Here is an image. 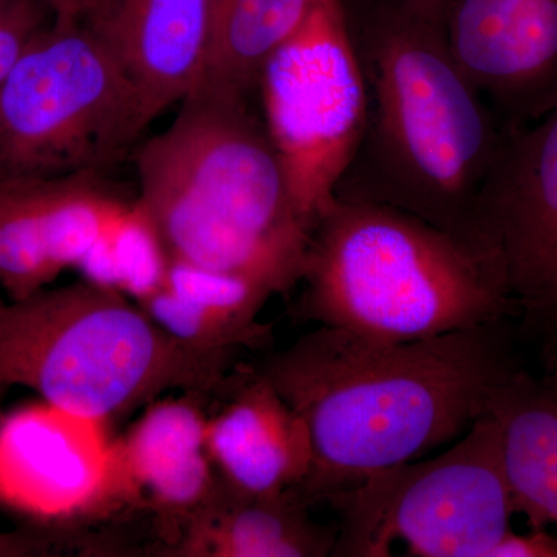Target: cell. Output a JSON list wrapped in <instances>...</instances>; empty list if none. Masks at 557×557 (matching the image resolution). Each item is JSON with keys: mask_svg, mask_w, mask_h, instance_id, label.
<instances>
[{"mask_svg": "<svg viewBox=\"0 0 557 557\" xmlns=\"http://www.w3.org/2000/svg\"><path fill=\"white\" fill-rule=\"evenodd\" d=\"M237 357L178 343L123 293L87 281L0 299V391L28 388L109 423L170 392L222 391Z\"/></svg>", "mask_w": 557, "mask_h": 557, "instance_id": "5", "label": "cell"}, {"mask_svg": "<svg viewBox=\"0 0 557 557\" xmlns=\"http://www.w3.org/2000/svg\"><path fill=\"white\" fill-rule=\"evenodd\" d=\"M486 413L497 426L518 515L531 528L557 527V373L519 369L497 388Z\"/></svg>", "mask_w": 557, "mask_h": 557, "instance_id": "17", "label": "cell"}, {"mask_svg": "<svg viewBox=\"0 0 557 557\" xmlns=\"http://www.w3.org/2000/svg\"><path fill=\"white\" fill-rule=\"evenodd\" d=\"M519 369L504 321L410 343L318 325L256 368L309 428L311 505L460 438Z\"/></svg>", "mask_w": 557, "mask_h": 557, "instance_id": "1", "label": "cell"}, {"mask_svg": "<svg viewBox=\"0 0 557 557\" xmlns=\"http://www.w3.org/2000/svg\"><path fill=\"white\" fill-rule=\"evenodd\" d=\"M207 448L220 480L242 496L296 490L313 467L306 421L256 369L208 417Z\"/></svg>", "mask_w": 557, "mask_h": 557, "instance_id": "14", "label": "cell"}, {"mask_svg": "<svg viewBox=\"0 0 557 557\" xmlns=\"http://www.w3.org/2000/svg\"><path fill=\"white\" fill-rule=\"evenodd\" d=\"M50 545L40 537L25 533L0 531V557H30L49 555Z\"/></svg>", "mask_w": 557, "mask_h": 557, "instance_id": "21", "label": "cell"}, {"mask_svg": "<svg viewBox=\"0 0 557 557\" xmlns=\"http://www.w3.org/2000/svg\"><path fill=\"white\" fill-rule=\"evenodd\" d=\"M214 0H106L86 20L127 76L148 126L203 69Z\"/></svg>", "mask_w": 557, "mask_h": 557, "instance_id": "13", "label": "cell"}, {"mask_svg": "<svg viewBox=\"0 0 557 557\" xmlns=\"http://www.w3.org/2000/svg\"><path fill=\"white\" fill-rule=\"evenodd\" d=\"M49 7L53 20L84 22L104 5L106 0H44Z\"/></svg>", "mask_w": 557, "mask_h": 557, "instance_id": "22", "label": "cell"}, {"mask_svg": "<svg viewBox=\"0 0 557 557\" xmlns=\"http://www.w3.org/2000/svg\"><path fill=\"white\" fill-rule=\"evenodd\" d=\"M314 0H214L203 69L189 95L251 104L274 51L309 16Z\"/></svg>", "mask_w": 557, "mask_h": 557, "instance_id": "18", "label": "cell"}, {"mask_svg": "<svg viewBox=\"0 0 557 557\" xmlns=\"http://www.w3.org/2000/svg\"><path fill=\"white\" fill-rule=\"evenodd\" d=\"M296 490L242 496L220 480L163 555L180 557H324L335 553L338 528L319 525Z\"/></svg>", "mask_w": 557, "mask_h": 557, "instance_id": "15", "label": "cell"}, {"mask_svg": "<svg viewBox=\"0 0 557 557\" xmlns=\"http://www.w3.org/2000/svg\"><path fill=\"white\" fill-rule=\"evenodd\" d=\"M271 296L258 278L170 258L163 284L137 306L185 346L239 355L270 343L259 314Z\"/></svg>", "mask_w": 557, "mask_h": 557, "instance_id": "16", "label": "cell"}, {"mask_svg": "<svg viewBox=\"0 0 557 557\" xmlns=\"http://www.w3.org/2000/svg\"><path fill=\"white\" fill-rule=\"evenodd\" d=\"M487 557H557V537L548 528H531L528 533L511 528Z\"/></svg>", "mask_w": 557, "mask_h": 557, "instance_id": "20", "label": "cell"}, {"mask_svg": "<svg viewBox=\"0 0 557 557\" xmlns=\"http://www.w3.org/2000/svg\"><path fill=\"white\" fill-rule=\"evenodd\" d=\"M200 397L164 395L115 438L112 507L150 508L157 518L174 523L175 539L220 485L207 448L208 417Z\"/></svg>", "mask_w": 557, "mask_h": 557, "instance_id": "12", "label": "cell"}, {"mask_svg": "<svg viewBox=\"0 0 557 557\" xmlns=\"http://www.w3.org/2000/svg\"><path fill=\"white\" fill-rule=\"evenodd\" d=\"M300 314L410 343L518 314L496 252L372 201L335 199L311 230Z\"/></svg>", "mask_w": 557, "mask_h": 557, "instance_id": "4", "label": "cell"}, {"mask_svg": "<svg viewBox=\"0 0 557 557\" xmlns=\"http://www.w3.org/2000/svg\"><path fill=\"white\" fill-rule=\"evenodd\" d=\"M148 127L86 22L51 20L0 86V182L98 175Z\"/></svg>", "mask_w": 557, "mask_h": 557, "instance_id": "6", "label": "cell"}, {"mask_svg": "<svg viewBox=\"0 0 557 557\" xmlns=\"http://www.w3.org/2000/svg\"><path fill=\"white\" fill-rule=\"evenodd\" d=\"M109 421L42 401L0 418V498L28 516L70 520L112 508Z\"/></svg>", "mask_w": 557, "mask_h": 557, "instance_id": "10", "label": "cell"}, {"mask_svg": "<svg viewBox=\"0 0 557 557\" xmlns=\"http://www.w3.org/2000/svg\"><path fill=\"white\" fill-rule=\"evenodd\" d=\"M338 515L333 556L487 557L518 515L493 418L445 453L383 469L324 498Z\"/></svg>", "mask_w": 557, "mask_h": 557, "instance_id": "7", "label": "cell"}, {"mask_svg": "<svg viewBox=\"0 0 557 557\" xmlns=\"http://www.w3.org/2000/svg\"><path fill=\"white\" fill-rule=\"evenodd\" d=\"M2 395H3V391H0V403H2ZM0 418H2V413H0Z\"/></svg>", "mask_w": 557, "mask_h": 557, "instance_id": "25", "label": "cell"}, {"mask_svg": "<svg viewBox=\"0 0 557 557\" xmlns=\"http://www.w3.org/2000/svg\"><path fill=\"white\" fill-rule=\"evenodd\" d=\"M347 21L368 120L335 199L399 209L487 249L475 209L508 129L458 65L445 21L398 0Z\"/></svg>", "mask_w": 557, "mask_h": 557, "instance_id": "2", "label": "cell"}, {"mask_svg": "<svg viewBox=\"0 0 557 557\" xmlns=\"http://www.w3.org/2000/svg\"><path fill=\"white\" fill-rule=\"evenodd\" d=\"M398 2L410 10L417 11V13L423 14L424 0H398Z\"/></svg>", "mask_w": 557, "mask_h": 557, "instance_id": "23", "label": "cell"}, {"mask_svg": "<svg viewBox=\"0 0 557 557\" xmlns=\"http://www.w3.org/2000/svg\"><path fill=\"white\" fill-rule=\"evenodd\" d=\"M258 100L293 207L311 233L335 200L368 120V87L344 0H314L267 61Z\"/></svg>", "mask_w": 557, "mask_h": 557, "instance_id": "8", "label": "cell"}, {"mask_svg": "<svg viewBox=\"0 0 557 557\" xmlns=\"http://www.w3.org/2000/svg\"><path fill=\"white\" fill-rule=\"evenodd\" d=\"M497 252L518 314L547 361H557V108L508 129L475 209Z\"/></svg>", "mask_w": 557, "mask_h": 557, "instance_id": "9", "label": "cell"}, {"mask_svg": "<svg viewBox=\"0 0 557 557\" xmlns=\"http://www.w3.org/2000/svg\"><path fill=\"white\" fill-rule=\"evenodd\" d=\"M10 5H11V3H10ZM0 11H2V10H0Z\"/></svg>", "mask_w": 557, "mask_h": 557, "instance_id": "26", "label": "cell"}, {"mask_svg": "<svg viewBox=\"0 0 557 557\" xmlns=\"http://www.w3.org/2000/svg\"><path fill=\"white\" fill-rule=\"evenodd\" d=\"M112 287L134 300L149 298L163 284L170 255L137 201L127 205L98 242Z\"/></svg>", "mask_w": 557, "mask_h": 557, "instance_id": "19", "label": "cell"}, {"mask_svg": "<svg viewBox=\"0 0 557 557\" xmlns=\"http://www.w3.org/2000/svg\"><path fill=\"white\" fill-rule=\"evenodd\" d=\"M454 57L507 129L557 108V0H456Z\"/></svg>", "mask_w": 557, "mask_h": 557, "instance_id": "11", "label": "cell"}, {"mask_svg": "<svg viewBox=\"0 0 557 557\" xmlns=\"http://www.w3.org/2000/svg\"><path fill=\"white\" fill-rule=\"evenodd\" d=\"M135 164L137 203L170 258L258 278L274 295L300 284L310 231L252 104L188 95Z\"/></svg>", "mask_w": 557, "mask_h": 557, "instance_id": "3", "label": "cell"}, {"mask_svg": "<svg viewBox=\"0 0 557 557\" xmlns=\"http://www.w3.org/2000/svg\"><path fill=\"white\" fill-rule=\"evenodd\" d=\"M16 2V0H0V10L5 9V7H9L10 3Z\"/></svg>", "mask_w": 557, "mask_h": 557, "instance_id": "24", "label": "cell"}]
</instances>
